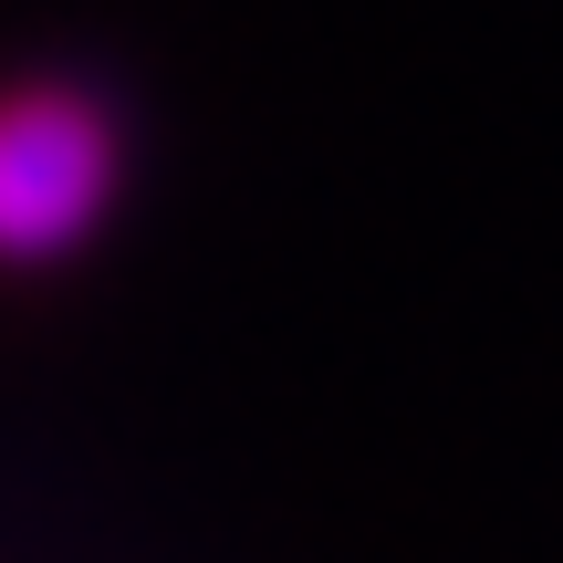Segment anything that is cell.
I'll use <instances>...</instances> for the list:
<instances>
[{
	"mask_svg": "<svg viewBox=\"0 0 563 563\" xmlns=\"http://www.w3.org/2000/svg\"><path fill=\"white\" fill-rule=\"evenodd\" d=\"M125 199V104L84 74L0 84V272H63Z\"/></svg>",
	"mask_w": 563,
	"mask_h": 563,
	"instance_id": "1",
	"label": "cell"
}]
</instances>
